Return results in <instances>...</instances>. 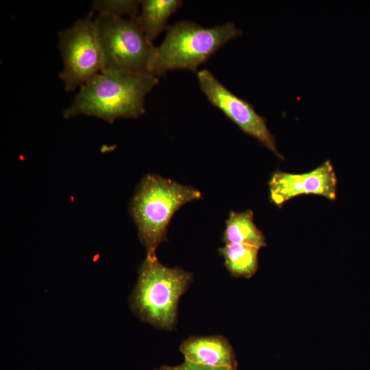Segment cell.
<instances>
[{
  "mask_svg": "<svg viewBox=\"0 0 370 370\" xmlns=\"http://www.w3.org/2000/svg\"><path fill=\"white\" fill-rule=\"evenodd\" d=\"M192 280V273L181 268H170L157 258L146 257L138 270L131 308L143 321L160 329L171 330L180 298Z\"/></svg>",
  "mask_w": 370,
  "mask_h": 370,
  "instance_id": "obj_4",
  "label": "cell"
},
{
  "mask_svg": "<svg viewBox=\"0 0 370 370\" xmlns=\"http://www.w3.org/2000/svg\"><path fill=\"white\" fill-rule=\"evenodd\" d=\"M223 241L227 244H244L261 248L267 246L265 236L254 221L251 210L230 213Z\"/></svg>",
  "mask_w": 370,
  "mask_h": 370,
  "instance_id": "obj_10",
  "label": "cell"
},
{
  "mask_svg": "<svg viewBox=\"0 0 370 370\" xmlns=\"http://www.w3.org/2000/svg\"><path fill=\"white\" fill-rule=\"evenodd\" d=\"M336 185L333 165L330 160H326L314 170L304 173L275 171L269 182V198L278 207L302 195L312 194L334 200Z\"/></svg>",
  "mask_w": 370,
  "mask_h": 370,
  "instance_id": "obj_8",
  "label": "cell"
},
{
  "mask_svg": "<svg viewBox=\"0 0 370 370\" xmlns=\"http://www.w3.org/2000/svg\"><path fill=\"white\" fill-rule=\"evenodd\" d=\"M141 1L121 0V1H95L92 6V13L98 12L118 16L128 15L130 18H136L139 15V5Z\"/></svg>",
  "mask_w": 370,
  "mask_h": 370,
  "instance_id": "obj_13",
  "label": "cell"
},
{
  "mask_svg": "<svg viewBox=\"0 0 370 370\" xmlns=\"http://www.w3.org/2000/svg\"><path fill=\"white\" fill-rule=\"evenodd\" d=\"M259 249L249 245L227 244L219 249V253L232 275L250 278L258 269Z\"/></svg>",
  "mask_w": 370,
  "mask_h": 370,
  "instance_id": "obj_12",
  "label": "cell"
},
{
  "mask_svg": "<svg viewBox=\"0 0 370 370\" xmlns=\"http://www.w3.org/2000/svg\"><path fill=\"white\" fill-rule=\"evenodd\" d=\"M201 91L208 101L221 110L246 134L256 138L280 159H284L276 146L275 136L269 131L267 120L254 106L226 88L208 70L197 72Z\"/></svg>",
  "mask_w": 370,
  "mask_h": 370,
  "instance_id": "obj_7",
  "label": "cell"
},
{
  "mask_svg": "<svg viewBox=\"0 0 370 370\" xmlns=\"http://www.w3.org/2000/svg\"><path fill=\"white\" fill-rule=\"evenodd\" d=\"M154 370H160V369L159 368L158 369H155Z\"/></svg>",
  "mask_w": 370,
  "mask_h": 370,
  "instance_id": "obj_15",
  "label": "cell"
},
{
  "mask_svg": "<svg viewBox=\"0 0 370 370\" xmlns=\"http://www.w3.org/2000/svg\"><path fill=\"white\" fill-rule=\"evenodd\" d=\"M158 84V78L149 74L104 71L80 88L64 116H94L109 123L137 118L145 113V97Z\"/></svg>",
  "mask_w": 370,
  "mask_h": 370,
  "instance_id": "obj_1",
  "label": "cell"
},
{
  "mask_svg": "<svg viewBox=\"0 0 370 370\" xmlns=\"http://www.w3.org/2000/svg\"><path fill=\"white\" fill-rule=\"evenodd\" d=\"M184 360L217 367L237 369L234 351L223 336H190L180 346Z\"/></svg>",
  "mask_w": 370,
  "mask_h": 370,
  "instance_id": "obj_9",
  "label": "cell"
},
{
  "mask_svg": "<svg viewBox=\"0 0 370 370\" xmlns=\"http://www.w3.org/2000/svg\"><path fill=\"white\" fill-rule=\"evenodd\" d=\"M243 32L232 22L206 28L188 21L167 28L163 42L156 47L151 75L158 77L175 69L197 72L198 66Z\"/></svg>",
  "mask_w": 370,
  "mask_h": 370,
  "instance_id": "obj_3",
  "label": "cell"
},
{
  "mask_svg": "<svg viewBox=\"0 0 370 370\" xmlns=\"http://www.w3.org/2000/svg\"><path fill=\"white\" fill-rule=\"evenodd\" d=\"M92 15L89 13L58 33V47L64 63L59 76L66 91L80 88L103 71V55Z\"/></svg>",
  "mask_w": 370,
  "mask_h": 370,
  "instance_id": "obj_6",
  "label": "cell"
},
{
  "mask_svg": "<svg viewBox=\"0 0 370 370\" xmlns=\"http://www.w3.org/2000/svg\"><path fill=\"white\" fill-rule=\"evenodd\" d=\"M201 198V192L195 188L157 174H147L141 180L130 210L147 258H157V248L167 240L168 226L176 211Z\"/></svg>",
  "mask_w": 370,
  "mask_h": 370,
  "instance_id": "obj_2",
  "label": "cell"
},
{
  "mask_svg": "<svg viewBox=\"0 0 370 370\" xmlns=\"http://www.w3.org/2000/svg\"><path fill=\"white\" fill-rule=\"evenodd\" d=\"M159 369L160 370H237L232 367H211L186 360L177 366H162Z\"/></svg>",
  "mask_w": 370,
  "mask_h": 370,
  "instance_id": "obj_14",
  "label": "cell"
},
{
  "mask_svg": "<svg viewBox=\"0 0 370 370\" xmlns=\"http://www.w3.org/2000/svg\"><path fill=\"white\" fill-rule=\"evenodd\" d=\"M183 4L180 0L141 1L142 11L137 21L148 39L153 41L164 29L172 14Z\"/></svg>",
  "mask_w": 370,
  "mask_h": 370,
  "instance_id": "obj_11",
  "label": "cell"
},
{
  "mask_svg": "<svg viewBox=\"0 0 370 370\" xmlns=\"http://www.w3.org/2000/svg\"><path fill=\"white\" fill-rule=\"evenodd\" d=\"M94 21L103 55V71L151 75L156 47L146 36L137 17L123 18L99 13Z\"/></svg>",
  "mask_w": 370,
  "mask_h": 370,
  "instance_id": "obj_5",
  "label": "cell"
}]
</instances>
